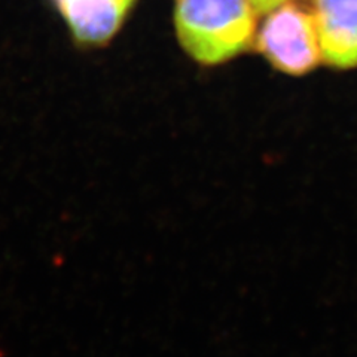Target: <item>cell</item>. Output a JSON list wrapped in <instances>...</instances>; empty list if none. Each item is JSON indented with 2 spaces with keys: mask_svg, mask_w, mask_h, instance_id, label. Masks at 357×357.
Returning <instances> with one entry per match:
<instances>
[{
  "mask_svg": "<svg viewBox=\"0 0 357 357\" xmlns=\"http://www.w3.org/2000/svg\"><path fill=\"white\" fill-rule=\"evenodd\" d=\"M321 60L333 69L357 67V0H312Z\"/></svg>",
  "mask_w": 357,
  "mask_h": 357,
  "instance_id": "cell-3",
  "label": "cell"
},
{
  "mask_svg": "<svg viewBox=\"0 0 357 357\" xmlns=\"http://www.w3.org/2000/svg\"><path fill=\"white\" fill-rule=\"evenodd\" d=\"M136 0H52L82 47H103L121 29Z\"/></svg>",
  "mask_w": 357,
  "mask_h": 357,
  "instance_id": "cell-4",
  "label": "cell"
},
{
  "mask_svg": "<svg viewBox=\"0 0 357 357\" xmlns=\"http://www.w3.org/2000/svg\"><path fill=\"white\" fill-rule=\"evenodd\" d=\"M253 42L273 69L284 75H307L323 61L314 15L290 0L266 14Z\"/></svg>",
  "mask_w": 357,
  "mask_h": 357,
  "instance_id": "cell-2",
  "label": "cell"
},
{
  "mask_svg": "<svg viewBox=\"0 0 357 357\" xmlns=\"http://www.w3.org/2000/svg\"><path fill=\"white\" fill-rule=\"evenodd\" d=\"M256 15L250 0H176L174 27L189 57L219 66L250 47Z\"/></svg>",
  "mask_w": 357,
  "mask_h": 357,
  "instance_id": "cell-1",
  "label": "cell"
},
{
  "mask_svg": "<svg viewBox=\"0 0 357 357\" xmlns=\"http://www.w3.org/2000/svg\"><path fill=\"white\" fill-rule=\"evenodd\" d=\"M250 2H252L253 9H255V13L259 15V14L271 13L273 9L289 2V0H250Z\"/></svg>",
  "mask_w": 357,
  "mask_h": 357,
  "instance_id": "cell-5",
  "label": "cell"
}]
</instances>
